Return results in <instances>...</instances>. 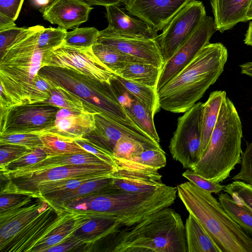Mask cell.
Instances as JSON below:
<instances>
[{"label":"cell","instance_id":"6da1fadb","mask_svg":"<svg viewBox=\"0 0 252 252\" xmlns=\"http://www.w3.org/2000/svg\"><path fill=\"white\" fill-rule=\"evenodd\" d=\"M44 28L36 25L24 30L1 53L0 60V109L44 102L53 84L38 72L45 52L38 47Z\"/></svg>","mask_w":252,"mask_h":252},{"label":"cell","instance_id":"7a4b0ae2","mask_svg":"<svg viewBox=\"0 0 252 252\" xmlns=\"http://www.w3.org/2000/svg\"><path fill=\"white\" fill-rule=\"evenodd\" d=\"M228 55L226 48L221 43L205 45L183 70L157 92L160 108L175 113L190 109L221 75Z\"/></svg>","mask_w":252,"mask_h":252},{"label":"cell","instance_id":"3957f363","mask_svg":"<svg viewBox=\"0 0 252 252\" xmlns=\"http://www.w3.org/2000/svg\"><path fill=\"white\" fill-rule=\"evenodd\" d=\"M177 193V187L166 185L154 191L142 193L120 190L79 198L57 209L67 212L115 215L122 220L124 227H128L171 206L175 202Z\"/></svg>","mask_w":252,"mask_h":252},{"label":"cell","instance_id":"277c9868","mask_svg":"<svg viewBox=\"0 0 252 252\" xmlns=\"http://www.w3.org/2000/svg\"><path fill=\"white\" fill-rule=\"evenodd\" d=\"M177 188V195L189 214L200 223L222 252H252V238L211 193L189 181Z\"/></svg>","mask_w":252,"mask_h":252},{"label":"cell","instance_id":"5b68a950","mask_svg":"<svg viewBox=\"0 0 252 252\" xmlns=\"http://www.w3.org/2000/svg\"><path fill=\"white\" fill-rule=\"evenodd\" d=\"M117 233L113 252H187L181 216L168 207Z\"/></svg>","mask_w":252,"mask_h":252},{"label":"cell","instance_id":"8992f818","mask_svg":"<svg viewBox=\"0 0 252 252\" xmlns=\"http://www.w3.org/2000/svg\"><path fill=\"white\" fill-rule=\"evenodd\" d=\"M242 136L240 118L233 102L226 96L206 150L191 169L211 181L222 182L241 163Z\"/></svg>","mask_w":252,"mask_h":252},{"label":"cell","instance_id":"52a82bcc","mask_svg":"<svg viewBox=\"0 0 252 252\" xmlns=\"http://www.w3.org/2000/svg\"><path fill=\"white\" fill-rule=\"evenodd\" d=\"M38 74L54 85L62 86L79 96L89 113L103 114L120 123L135 125L120 103L110 82L52 66H43Z\"/></svg>","mask_w":252,"mask_h":252},{"label":"cell","instance_id":"ba28073f","mask_svg":"<svg viewBox=\"0 0 252 252\" xmlns=\"http://www.w3.org/2000/svg\"><path fill=\"white\" fill-rule=\"evenodd\" d=\"M60 108L46 102L21 104L0 110V135L45 132L54 124Z\"/></svg>","mask_w":252,"mask_h":252},{"label":"cell","instance_id":"9c48e42d","mask_svg":"<svg viewBox=\"0 0 252 252\" xmlns=\"http://www.w3.org/2000/svg\"><path fill=\"white\" fill-rule=\"evenodd\" d=\"M203 103H196L177 120L169 146L172 158L191 169L201 158V117Z\"/></svg>","mask_w":252,"mask_h":252},{"label":"cell","instance_id":"30bf717a","mask_svg":"<svg viewBox=\"0 0 252 252\" xmlns=\"http://www.w3.org/2000/svg\"><path fill=\"white\" fill-rule=\"evenodd\" d=\"M92 47H75L63 43L45 53L42 67L68 68L101 81L110 82L114 74L95 55Z\"/></svg>","mask_w":252,"mask_h":252},{"label":"cell","instance_id":"8fae6325","mask_svg":"<svg viewBox=\"0 0 252 252\" xmlns=\"http://www.w3.org/2000/svg\"><path fill=\"white\" fill-rule=\"evenodd\" d=\"M206 16L203 2L192 0L171 20L156 39L164 63L175 54Z\"/></svg>","mask_w":252,"mask_h":252},{"label":"cell","instance_id":"7c38bea8","mask_svg":"<svg viewBox=\"0 0 252 252\" xmlns=\"http://www.w3.org/2000/svg\"><path fill=\"white\" fill-rule=\"evenodd\" d=\"M117 169L109 165H72L55 167L8 179L0 192H25L42 182L55 181L90 175L111 174Z\"/></svg>","mask_w":252,"mask_h":252},{"label":"cell","instance_id":"4fadbf2b","mask_svg":"<svg viewBox=\"0 0 252 252\" xmlns=\"http://www.w3.org/2000/svg\"><path fill=\"white\" fill-rule=\"evenodd\" d=\"M214 20L206 16L196 30L161 68L157 85L158 92L183 70L195 57L216 31Z\"/></svg>","mask_w":252,"mask_h":252},{"label":"cell","instance_id":"5bb4252c","mask_svg":"<svg viewBox=\"0 0 252 252\" xmlns=\"http://www.w3.org/2000/svg\"><path fill=\"white\" fill-rule=\"evenodd\" d=\"M95 128L93 132V143L113 156L115 144L124 137L133 139L143 145L145 149H161L157 143L136 125L116 122L103 114H94Z\"/></svg>","mask_w":252,"mask_h":252},{"label":"cell","instance_id":"9a60e30c","mask_svg":"<svg viewBox=\"0 0 252 252\" xmlns=\"http://www.w3.org/2000/svg\"><path fill=\"white\" fill-rule=\"evenodd\" d=\"M97 42L131 56L141 62L162 68L164 64L156 39L118 34L105 29L99 32Z\"/></svg>","mask_w":252,"mask_h":252},{"label":"cell","instance_id":"2e32d148","mask_svg":"<svg viewBox=\"0 0 252 252\" xmlns=\"http://www.w3.org/2000/svg\"><path fill=\"white\" fill-rule=\"evenodd\" d=\"M192 0H125L128 13L142 20L155 31L162 30Z\"/></svg>","mask_w":252,"mask_h":252},{"label":"cell","instance_id":"e0dca14e","mask_svg":"<svg viewBox=\"0 0 252 252\" xmlns=\"http://www.w3.org/2000/svg\"><path fill=\"white\" fill-rule=\"evenodd\" d=\"M31 195L21 203L0 212V250L26 225L49 206L45 200Z\"/></svg>","mask_w":252,"mask_h":252},{"label":"cell","instance_id":"ac0fdd59","mask_svg":"<svg viewBox=\"0 0 252 252\" xmlns=\"http://www.w3.org/2000/svg\"><path fill=\"white\" fill-rule=\"evenodd\" d=\"M63 212L49 205L11 238L0 252H30L38 241L56 225Z\"/></svg>","mask_w":252,"mask_h":252},{"label":"cell","instance_id":"d6986e66","mask_svg":"<svg viewBox=\"0 0 252 252\" xmlns=\"http://www.w3.org/2000/svg\"><path fill=\"white\" fill-rule=\"evenodd\" d=\"M92 9L81 0H53L39 11L45 20L67 31L88 21Z\"/></svg>","mask_w":252,"mask_h":252},{"label":"cell","instance_id":"ffe728a7","mask_svg":"<svg viewBox=\"0 0 252 252\" xmlns=\"http://www.w3.org/2000/svg\"><path fill=\"white\" fill-rule=\"evenodd\" d=\"M95 128L94 114L60 108L54 125L44 132L54 134L67 141H74L90 133Z\"/></svg>","mask_w":252,"mask_h":252},{"label":"cell","instance_id":"44dd1931","mask_svg":"<svg viewBox=\"0 0 252 252\" xmlns=\"http://www.w3.org/2000/svg\"><path fill=\"white\" fill-rule=\"evenodd\" d=\"M111 176L115 187L131 193L154 191L165 185L158 171L118 167Z\"/></svg>","mask_w":252,"mask_h":252},{"label":"cell","instance_id":"7402d4cb","mask_svg":"<svg viewBox=\"0 0 252 252\" xmlns=\"http://www.w3.org/2000/svg\"><path fill=\"white\" fill-rule=\"evenodd\" d=\"M109 31L122 35L146 39H156L158 32L140 19L125 13L118 5L105 7Z\"/></svg>","mask_w":252,"mask_h":252},{"label":"cell","instance_id":"603a6c76","mask_svg":"<svg viewBox=\"0 0 252 252\" xmlns=\"http://www.w3.org/2000/svg\"><path fill=\"white\" fill-rule=\"evenodd\" d=\"M90 219L84 213L64 211L56 225L32 247L30 252H44L67 238Z\"/></svg>","mask_w":252,"mask_h":252},{"label":"cell","instance_id":"cb8c5ba5","mask_svg":"<svg viewBox=\"0 0 252 252\" xmlns=\"http://www.w3.org/2000/svg\"><path fill=\"white\" fill-rule=\"evenodd\" d=\"M89 214L90 219L72 235L85 244L91 245L115 233L124 227L122 220L115 215L100 213Z\"/></svg>","mask_w":252,"mask_h":252},{"label":"cell","instance_id":"d4e9b609","mask_svg":"<svg viewBox=\"0 0 252 252\" xmlns=\"http://www.w3.org/2000/svg\"><path fill=\"white\" fill-rule=\"evenodd\" d=\"M251 0H211L217 31L223 32L240 22L248 21L247 12Z\"/></svg>","mask_w":252,"mask_h":252},{"label":"cell","instance_id":"484cf974","mask_svg":"<svg viewBox=\"0 0 252 252\" xmlns=\"http://www.w3.org/2000/svg\"><path fill=\"white\" fill-rule=\"evenodd\" d=\"M111 174L89 181L75 189L43 200L55 209L64 203L90 195L109 193L119 191L120 189L113 184Z\"/></svg>","mask_w":252,"mask_h":252},{"label":"cell","instance_id":"4316f807","mask_svg":"<svg viewBox=\"0 0 252 252\" xmlns=\"http://www.w3.org/2000/svg\"><path fill=\"white\" fill-rule=\"evenodd\" d=\"M226 97L225 91H215L210 93L207 101L203 103L201 117L202 157L208 147L221 105Z\"/></svg>","mask_w":252,"mask_h":252},{"label":"cell","instance_id":"83f0119b","mask_svg":"<svg viewBox=\"0 0 252 252\" xmlns=\"http://www.w3.org/2000/svg\"><path fill=\"white\" fill-rule=\"evenodd\" d=\"M187 252H222L203 226L190 214L185 224Z\"/></svg>","mask_w":252,"mask_h":252},{"label":"cell","instance_id":"f1b7e54d","mask_svg":"<svg viewBox=\"0 0 252 252\" xmlns=\"http://www.w3.org/2000/svg\"><path fill=\"white\" fill-rule=\"evenodd\" d=\"M117 168H126L158 171L165 166L166 158L162 149H145L141 154L128 159L114 158Z\"/></svg>","mask_w":252,"mask_h":252},{"label":"cell","instance_id":"f546056e","mask_svg":"<svg viewBox=\"0 0 252 252\" xmlns=\"http://www.w3.org/2000/svg\"><path fill=\"white\" fill-rule=\"evenodd\" d=\"M161 70V67L149 63L132 62L126 64L115 74L126 80L157 88Z\"/></svg>","mask_w":252,"mask_h":252},{"label":"cell","instance_id":"4dcf8cb0","mask_svg":"<svg viewBox=\"0 0 252 252\" xmlns=\"http://www.w3.org/2000/svg\"><path fill=\"white\" fill-rule=\"evenodd\" d=\"M125 109L139 128L159 143V137L154 122V115L146 106L135 98Z\"/></svg>","mask_w":252,"mask_h":252},{"label":"cell","instance_id":"1f68e13d","mask_svg":"<svg viewBox=\"0 0 252 252\" xmlns=\"http://www.w3.org/2000/svg\"><path fill=\"white\" fill-rule=\"evenodd\" d=\"M219 201L234 221L252 237V210L238 204L227 193H220Z\"/></svg>","mask_w":252,"mask_h":252},{"label":"cell","instance_id":"d6a6232c","mask_svg":"<svg viewBox=\"0 0 252 252\" xmlns=\"http://www.w3.org/2000/svg\"><path fill=\"white\" fill-rule=\"evenodd\" d=\"M39 136L43 148L48 156H57L88 152L75 141H67L50 132L42 133L39 134Z\"/></svg>","mask_w":252,"mask_h":252},{"label":"cell","instance_id":"836d02e7","mask_svg":"<svg viewBox=\"0 0 252 252\" xmlns=\"http://www.w3.org/2000/svg\"><path fill=\"white\" fill-rule=\"evenodd\" d=\"M92 48L95 55L114 74L128 63L141 62L131 56L98 42L94 44Z\"/></svg>","mask_w":252,"mask_h":252},{"label":"cell","instance_id":"e575fe53","mask_svg":"<svg viewBox=\"0 0 252 252\" xmlns=\"http://www.w3.org/2000/svg\"><path fill=\"white\" fill-rule=\"evenodd\" d=\"M44 102L60 108L89 113L84 102L79 96L60 85L53 84L50 91V96Z\"/></svg>","mask_w":252,"mask_h":252},{"label":"cell","instance_id":"d590c367","mask_svg":"<svg viewBox=\"0 0 252 252\" xmlns=\"http://www.w3.org/2000/svg\"><path fill=\"white\" fill-rule=\"evenodd\" d=\"M116 78L138 100L155 115L160 109L157 88L124 79L115 74Z\"/></svg>","mask_w":252,"mask_h":252},{"label":"cell","instance_id":"8d00e7d4","mask_svg":"<svg viewBox=\"0 0 252 252\" xmlns=\"http://www.w3.org/2000/svg\"><path fill=\"white\" fill-rule=\"evenodd\" d=\"M99 32L94 27L76 28L67 32L63 43L75 47H92L97 42Z\"/></svg>","mask_w":252,"mask_h":252},{"label":"cell","instance_id":"74e56055","mask_svg":"<svg viewBox=\"0 0 252 252\" xmlns=\"http://www.w3.org/2000/svg\"><path fill=\"white\" fill-rule=\"evenodd\" d=\"M223 191L239 205L252 210V186L242 181H234L226 185Z\"/></svg>","mask_w":252,"mask_h":252},{"label":"cell","instance_id":"f35d334b","mask_svg":"<svg viewBox=\"0 0 252 252\" xmlns=\"http://www.w3.org/2000/svg\"><path fill=\"white\" fill-rule=\"evenodd\" d=\"M66 30L58 27L44 28L39 34L38 39V48L47 52L63 43Z\"/></svg>","mask_w":252,"mask_h":252},{"label":"cell","instance_id":"ab89813d","mask_svg":"<svg viewBox=\"0 0 252 252\" xmlns=\"http://www.w3.org/2000/svg\"><path fill=\"white\" fill-rule=\"evenodd\" d=\"M145 148L136 140L124 137L117 141L113 151L114 158L128 159L141 154Z\"/></svg>","mask_w":252,"mask_h":252},{"label":"cell","instance_id":"60d3db41","mask_svg":"<svg viewBox=\"0 0 252 252\" xmlns=\"http://www.w3.org/2000/svg\"><path fill=\"white\" fill-rule=\"evenodd\" d=\"M48 157L43 147L34 149L30 153L24 155L8 163L1 173L14 171L34 164L39 162Z\"/></svg>","mask_w":252,"mask_h":252},{"label":"cell","instance_id":"b9f144b4","mask_svg":"<svg viewBox=\"0 0 252 252\" xmlns=\"http://www.w3.org/2000/svg\"><path fill=\"white\" fill-rule=\"evenodd\" d=\"M13 144L31 149L43 147L40 136L35 133H17L0 135V144Z\"/></svg>","mask_w":252,"mask_h":252},{"label":"cell","instance_id":"7bdbcfd3","mask_svg":"<svg viewBox=\"0 0 252 252\" xmlns=\"http://www.w3.org/2000/svg\"><path fill=\"white\" fill-rule=\"evenodd\" d=\"M33 150L16 144H0V170L11 161L30 153Z\"/></svg>","mask_w":252,"mask_h":252},{"label":"cell","instance_id":"ee69618b","mask_svg":"<svg viewBox=\"0 0 252 252\" xmlns=\"http://www.w3.org/2000/svg\"><path fill=\"white\" fill-rule=\"evenodd\" d=\"M240 171L234 176V181H244L252 186V141L241 154Z\"/></svg>","mask_w":252,"mask_h":252},{"label":"cell","instance_id":"f6af8a7d","mask_svg":"<svg viewBox=\"0 0 252 252\" xmlns=\"http://www.w3.org/2000/svg\"><path fill=\"white\" fill-rule=\"evenodd\" d=\"M182 176L189 181L200 188L210 193L218 194L223 190L225 186L208 180L199 175L193 170L187 169L182 173Z\"/></svg>","mask_w":252,"mask_h":252},{"label":"cell","instance_id":"bcb514c9","mask_svg":"<svg viewBox=\"0 0 252 252\" xmlns=\"http://www.w3.org/2000/svg\"><path fill=\"white\" fill-rule=\"evenodd\" d=\"M75 141L88 152L92 153L101 160L117 168V164L113 157L89 139L82 137L75 140Z\"/></svg>","mask_w":252,"mask_h":252},{"label":"cell","instance_id":"7dc6e473","mask_svg":"<svg viewBox=\"0 0 252 252\" xmlns=\"http://www.w3.org/2000/svg\"><path fill=\"white\" fill-rule=\"evenodd\" d=\"M89 244H85L71 235L59 244L45 250L44 252H65L77 251V249L88 247Z\"/></svg>","mask_w":252,"mask_h":252},{"label":"cell","instance_id":"c3c4849f","mask_svg":"<svg viewBox=\"0 0 252 252\" xmlns=\"http://www.w3.org/2000/svg\"><path fill=\"white\" fill-rule=\"evenodd\" d=\"M24 0H0V14L15 21Z\"/></svg>","mask_w":252,"mask_h":252},{"label":"cell","instance_id":"681fc988","mask_svg":"<svg viewBox=\"0 0 252 252\" xmlns=\"http://www.w3.org/2000/svg\"><path fill=\"white\" fill-rule=\"evenodd\" d=\"M31 195L17 192H0V212L21 203Z\"/></svg>","mask_w":252,"mask_h":252},{"label":"cell","instance_id":"f907efd6","mask_svg":"<svg viewBox=\"0 0 252 252\" xmlns=\"http://www.w3.org/2000/svg\"><path fill=\"white\" fill-rule=\"evenodd\" d=\"M24 28L14 27L0 31V53H1L16 38Z\"/></svg>","mask_w":252,"mask_h":252},{"label":"cell","instance_id":"816d5d0a","mask_svg":"<svg viewBox=\"0 0 252 252\" xmlns=\"http://www.w3.org/2000/svg\"><path fill=\"white\" fill-rule=\"evenodd\" d=\"M90 6L100 5L106 6L110 5H118L124 3L125 0H81Z\"/></svg>","mask_w":252,"mask_h":252},{"label":"cell","instance_id":"f5cc1de1","mask_svg":"<svg viewBox=\"0 0 252 252\" xmlns=\"http://www.w3.org/2000/svg\"><path fill=\"white\" fill-rule=\"evenodd\" d=\"M15 21L0 14V31L16 27Z\"/></svg>","mask_w":252,"mask_h":252},{"label":"cell","instance_id":"db71d44e","mask_svg":"<svg viewBox=\"0 0 252 252\" xmlns=\"http://www.w3.org/2000/svg\"><path fill=\"white\" fill-rule=\"evenodd\" d=\"M240 67L242 74L252 77V62L242 64Z\"/></svg>","mask_w":252,"mask_h":252},{"label":"cell","instance_id":"11a10c76","mask_svg":"<svg viewBox=\"0 0 252 252\" xmlns=\"http://www.w3.org/2000/svg\"><path fill=\"white\" fill-rule=\"evenodd\" d=\"M244 43L252 47V20L250 22L246 33Z\"/></svg>","mask_w":252,"mask_h":252},{"label":"cell","instance_id":"9f6ffc18","mask_svg":"<svg viewBox=\"0 0 252 252\" xmlns=\"http://www.w3.org/2000/svg\"><path fill=\"white\" fill-rule=\"evenodd\" d=\"M53 0H31L32 4L36 7L41 8L49 4Z\"/></svg>","mask_w":252,"mask_h":252},{"label":"cell","instance_id":"6f0895ef","mask_svg":"<svg viewBox=\"0 0 252 252\" xmlns=\"http://www.w3.org/2000/svg\"><path fill=\"white\" fill-rule=\"evenodd\" d=\"M247 19L249 20H252V0H251L247 14Z\"/></svg>","mask_w":252,"mask_h":252}]
</instances>
